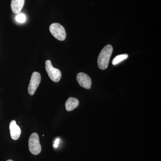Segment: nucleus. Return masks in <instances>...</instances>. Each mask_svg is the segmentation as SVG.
<instances>
[{
	"instance_id": "1",
	"label": "nucleus",
	"mask_w": 161,
	"mask_h": 161,
	"mask_svg": "<svg viewBox=\"0 0 161 161\" xmlns=\"http://www.w3.org/2000/svg\"><path fill=\"white\" fill-rule=\"evenodd\" d=\"M112 52L113 47L109 44L105 46L103 49L102 50L98 58V65L100 69H107L109 63Z\"/></svg>"
},
{
	"instance_id": "2",
	"label": "nucleus",
	"mask_w": 161,
	"mask_h": 161,
	"mask_svg": "<svg viewBox=\"0 0 161 161\" xmlns=\"http://www.w3.org/2000/svg\"><path fill=\"white\" fill-rule=\"evenodd\" d=\"M28 146L30 151L33 155H38L41 152L42 148L37 133L33 132L30 136L28 142Z\"/></svg>"
},
{
	"instance_id": "3",
	"label": "nucleus",
	"mask_w": 161,
	"mask_h": 161,
	"mask_svg": "<svg viewBox=\"0 0 161 161\" xmlns=\"http://www.w3.org/2000/svg\"><path fill=\"white\" fill-rule=\"evenodd\" d=\"M49 30L52 35L60 41H64L66 37V33L64 27L58 23H54L50 26Z\"/></svg>"
},
{
	"instance_id": "4",
	"label": "nucleus",
	"mask_w": 161,
	"mask_h": 161,
	"mask_svg": "<svg viewBox=\"0 0 161 161\" xmlns=\"http://www.w3.org/2000/svg\"><path fill=\"white\" fill-rule=\"evenodd\" d=\"M45 69L51 80L55 82H58L60 80L61 78V71L53 66L50 60H46L45 62Z\"/></svg>"
},
{
	"instance_id": "5",
	"label": "nucleus",
	"mask_w": 161,
	"mask_h": 161,
	"mask_svg": "<svg viewBox=\"0 0 161 161\" xmlns=\"http://www.w3.org/2000/svg\"><path fill=\"white\" fill-rule=\"evenodd\" d=\"M41 81V75L38 72H35L31 75V79L28 86V93L30 95H34L36 90Z\"/></svg>"
},
{
	"instance_id": "6",
	"label": "nucleus",
	"mask_w": 161,
	"mask_h": 161,
	"mask_svg": "<svg viewBox=\"0 0 161 161\" xmlns=\"http://www.w3.org/2000/svg\"><path fill=\"white\" fill-rule=\"evenodd\" d=\"M77 80L80 86L90 89L92 86V81L91 78L86 74L84 73H80L78 74Z\"/></svg>"
},
{
	"instance_id": "7",
	"label": "nucleus",
	"mask_w": 161,
	"mask_h": 161,
	"mask_svg": "<svg viewBox=\"0 0 161 161\" xmlns=\"http://www.w3.org/2000/svg\"><path fill=\"white\" fill-rule=\"evenodd\" d=\"M10 135L12 139L17 140L21 134V130L19 126L17 125L15 120L11 121L9 125Z\"/></svg>"
},
{
	"instance_id": "8",
	"label": "nucleus",
	"mask_w": 161,
	"mask_h": 161,
	"mask_svg": "<svg viewBox=\"0 0 161 161\" xmlns=\"http://www.w3.org/2000/svg\"><path fill=\"white\" fill-rule=\"evenodd\" d=\"M25 3V0H12L11 9L14 14L20 13Z\"/></svg>"
},
{
	"instance_id": "9",
	"label": "nucleus",
	"mask_w": 161,
	"mask_h": 161,
	"mask_svg": "<svg viewBox=\"0 0 161 161\" xmlns=\"http://www.w3.org/2000/svg\"><path fill=\"white\" fill-rule=\"evenodd\" d=\"M79 102L77 98L70 97L65 103V108L67 111H71L78 106Z\"/></svg>"
},
{
	"instance_id": "10",
	"label": "nucleus",
	"mask_w": 161,
	"mask_h": 161,
	"mask_svg": "<svg viewBox=\"0 0 161 161\" xmlns=\"http://www.w3.org/2000/svg\"><path fill=\"white\" fill-rule=\"evenodd\" d=\"M128 58V55L127 54L118 55L113 59L112 61V64L114 65H116V64H118L123 61L124 60H125Z\"/></svg>"
},
{
	"instance_id": "11",
	"label": "nucleus",
	"mask_w": 161,
	"mask_h": 161,
	"mask_svg": "<svg viewBox=\"0 0 161 161\" xmlns=\"http://www.w3.org/2000/svg\"><path fill=\"white\" fill-rule=\"evenodd\" d=\"M15 19L17 22L19 23H23L26 21V15L23 13L19 14L17 15L16 16Z\"/></svg>"
},
{
	"instance_id": "12",
	"label": "nucleus",
	"mask_w": 161,
	"mask_h": 161,
	"mask_svg": "<svg viewBox=\"0 0 161 161\" xmlns=\"http://www.w3.org/2000/svg\"><path fill=\"white\" fill-rule=\"evenodd\" d=\"M59 142H60V139L58 138L56 139V140L54 141V147L55 148H58Z\"/></svg>"
},
{
	"instance_id": "13",
	"label": "nucleus",
	"mask_w": 161,
	"mask_h": 161,
	"mask_svg": "<svg viewBox=\"0 0 161 161\" xmlns=\"http://www.w3.org/2000/svg\"><path fill=\"white\" fill-rule=\"evenodd\" d=\"M6 161H14L12 160H11V159H9V160H7Z\"/></svg>"
}]
</instances>
